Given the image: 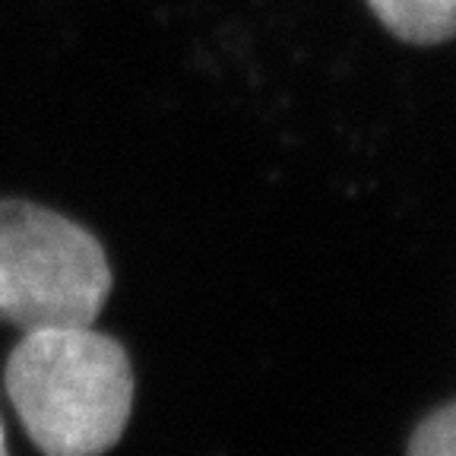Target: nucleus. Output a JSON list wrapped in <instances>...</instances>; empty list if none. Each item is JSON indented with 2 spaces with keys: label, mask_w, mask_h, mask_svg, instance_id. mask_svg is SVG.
Masks as SVG:
<instances>
[{
  "label": "nucleus",
  "mask_w": 456,
  "mask_h": 456,
  "mask_svg": "<svg viewBox=\"0 0 456 456\" xmlns=\"http://www.w3.org/2000/svg\"><path fill=\"white\" fill-rule=\"evenodd\" d=\"M7 396L45 456H102L134 406L124 346L93 327L28 330L7 358Z\"/></svg>",
  "instance_id": "1"
},
{
  "label": "nucleus",
  "mask_w": 456,
  "mask_h": 456,
  "mask_svg": "<svg viewBox=\"0 0 456 456\" xmlns=\"http://www.w3.org/2000/svg\"><path fill=\"white\" fill-rule=\"evenodd\" d=\"M111 292L105 250L83 225L0 200V321L20 330L93 327Z\"/></svg>",
  "instance_id": "2"
},
{
  "label": "nucleus",
  "mask_w": 456,
  "mask_h": 456,
  "mask_svg": "<svg viewBox=\"0 0 456 456\" xmlns=\"http://www.w3.org/2000/svg\"><path fill=\"white\" fill-rule=\"evenodd\" d=\"M374 16L409 45L456 38V0H368Z\"/></svg>",
  "instance_id": "3"
},
{
  "label": "nucleus",
  "mask_w": 456,
  "mask_h": 456,
  "mask_svg": "<svg viewBox=\"0 0 456 456\" xmlns=\"http://www.w3.org/2000/svg\"><path fill=\"white\" fill-rule=\"evenodd\" d=\"M409 456H456V403L441 406L415 428Z\"/></svg>",
  "instance_id": "4"
},
{
  "label": "nucleus",
  "mask_w": 456,
  "mask_h": 456,
  "mask_svg": "<svg viewBox=\"0 0 456 456\" xmlns=\"http://www.w3.org/2000/svg\"><path fill=\"white\" fill-rule=\"evenodd\" d=\"M0 456H10L7 453V437H4V421H0Z\"/></svg>",
  "instance_id": "5"
}]
</instances>
